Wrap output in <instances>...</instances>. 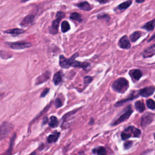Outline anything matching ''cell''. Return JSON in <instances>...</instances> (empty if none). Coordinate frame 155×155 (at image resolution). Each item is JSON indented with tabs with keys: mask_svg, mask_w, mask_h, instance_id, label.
<instances>
[{
	"mask_svg": "<svg viewBox=\"0 0 155 155\" xmlns=\"http://www.w3.org/2000/svg\"><path fill=\"white\" fill-rule=\"evenodd\" d=\"M129 87L128 81L124 78H119L112 84V88L116 92L124 93L127 91Z\"/></svg>",
	"mask_w": 155,
	"mask_h": 155,
	"instance_id": "cell-1",
	"label": "cell"
},
{
	"mask_svg": "<svg viewBox=\"0 0 155 155\" xmlns=\"http://www.w3.org/2000/svg\"><path fill=\"white\" fill-rule=\"evenodd\" d=\"M141 135L140 130L134 126H128L121 133L122 140H126L130 137H139Z\"/></svg>",
	"mask_w": 155,
	"mask_h": 155,
	"instance_id": "cell-2",
	"label": "cell"
},
{
	"mask_svg": "<svg viewBox=\"0 0 155 155\" xmlns=\"http://www.w3.org/2000/svg\"><path fill=\"white\" fill-rule=\"evenodd\" d=\"M65 14L62 12H58L56 15V19L54 20L51 24V25L49 28V31L51 34L55 35L58 32V27L61 20L64 18Z\"/></svg>",
	"mask_w": 155,
	"mask_h": 155,
	"instance_id": "cell-3",
	"label": "cell"
},
{
	"mask_svg": "<svg viewBox=\"0 0 155 155\" xmlns=\"http://www.w3.org/2000/svg\"><path fill=\"white\" fill-rule=\"evenodd\" d=\"M132 113H133V110L131 108V105H130L125 109V111H124V113L111 124V125L114 126L123 122L124 121H125V120L129 118V117L132 114Z\"/></svg>",
	"mask_w": 155,
	"mask_h": 155,
	"instance_id": "cell-4",
	"label": "cell"
},
{
	"mask_svg": "<svg viewBox=\"0 0 155 155\" xmlns=\"http://www.w3.org/2000/svg\"><path fill=\"white\" fill-rule=\"evenodd\" d=\"M79 56L78 53H76L69 59L65 58L63 55H61L59 56V65L62 68H68L70 67H71L73 62L75 60L77 56Z\"/></svg>",
	"mask_w": 155,
	"mask_h": 155,
	"instance_id": "cell-5",
	"label": "cell"
},
{
	"mask_svg": "<svg viewBox=\"0 0 155 155\" xmlns=\"http://www.w3.org/2000/svg\"><path fill=\"white\" fill-rule=\"evenodd\" d=\"M12 124L8 122H4L0 126V140L5 139L13 129Z\"/></svg>",
	"mask_w": 155,
	"mask_h": 155,
	"instance_id": "cell-6",
	"label": "cell"
},
{
	"mask_svg": "<svg viewBox=\"0 0 155 155\" xmlns=\"http://www.w3.org/2000/svg\"><path fill=\"white\" fill-rule=\"evenodd\" d=\"M154 114L153 113H146L144 114L141 119V126L143 128H145L148 125H150L154 120Z\"/></svg>",
	"mask_w": 155,
	"mask_h": 155,
	"instance_id": "cell-7",
	"label": "cell"
},
{
	"mask_svg": "<svg viewBox=\"0 0 155 155\" xmlns=\"http://www.w3.org/2000/svg\"><path fill=\"white\" fill-rule=\"evenodd\" d=\"M10 47L13 49L19 50V49H24L30 47L31 45L29 42H10L7 43Z\"/></svg>",
	"mask_w": 155,
	"mask_h": 155,
	"instance_id": "cell-8",
	"label": "cell"
},
{
	"mask_svg": "<svg viewBox=\"0 0 155 155\" xmlns=\"http://www.w3.org/2000/svg\"><path fill=\"white\" fill-rule=\"evenodd\" d=\"M154 92V87H147L141 89L139 92V94L143 97H147L151 96Z\"/></svg>",
	"mask_w": 155,
	"mask_h": 155,
	"instance_id": "cell-9",
	"label": "cell"
},
{
	"mask_svg": "<svg viewBox=\"0 0 155 155\" xmlns=\"http://www.w3.org/2000/svg\"><path fill=\"white\" fill-rule=\"evenodd\" d=\"M118 45L120 48H124V49H129L131 47V44H130L129 39L126 35L122 36L119 39Z\"/></svg>",
	"mask_w": 155,
	"mask_h": 155,
	"instance_id": "cell-10",
	"label": "cell"
},
{
	"mask_svg": "<svg viewBox=\"0 0 155 155\" xmlns=\"http://www.w3.org/2000/svg\"><path fill=\"white\" fill-rule=\"evenodd\" d=\"M155 54V45L153 44L151 46L148 47L142 52V56L144 58L152 57Z\"/></svg>",
	"mask_w": 155,
	"mask_h": 155,
	"instance_id": "cell-11",
	"label": "cell"
},
{
	"mask_svg": "<svg viewBox=\"0 0 155 155\" xmlns=\"http://www.w3.org/2000/svg\"><path fill=\"white\" fill-rule=\"evenodd\" d=\"M50 76V73L49 71H45L42 74H41L40 76L38 77V78L36 80V84H41L45 81H47Z\"/></svg>",
	"mask_w": 155,
	"mask_h": 155,
	"instance_id": "cell-12",
	"label": "cell"
},
{
	"mask_svg": "<svg viewBox=\"0 0 155 155\" xmlns=\"http://www.w3.org/2000/svg\"><path fill=\"white\" fill-rule=\"evenodd\" d=\"M34 18H35V16L33 15H29L25 16L21 22V25L23 27H27L30 25L33 22Z\"/></svg>",
	"mask_w": 155,
	"mask_h": 155,
	"instance_id": "cell-13",
	"label": "cell"
},
{
	"mask_svg": "<svg viewBox=\"0 0 155 155\" xmlns=\"http://www.w3.org/2000/svg\"><path fill=\"white\" fill-rule=\"evenodd\" d=\"M130 74L132 76V78L134 80L138 81L142 77V71L140 70L136 69V70H133L130 71Z\"/></svg>",
	"mask_w": 155,
	"mask_h": 155,
	"instance_id": "cell-14",
	"label": "cell"
},
{
	"mask_svg": "<svg viewBox=\"0 0 155 155\" xmlns=\"http://www.w3.org/2000/svg\"><path fill=\"white\" fill-rule=\"evenodd\" d=\"M59 135H60V133L55 131L53 134L48 136V137H47V142L48 143H52V142H56V140H58V139L59 137Z\"/></svg>",
	"mask_w": 155,
	"mask_h": 155,
	"instance_id": "cell-15",
	"label": "cell"
},
{
	"mask_svg": "<svg viewBox=\"0 0 155 155\" xmlns=\"http://www.w3.org/2000/svg\"><path fill=\"white\" fill-rule=\"evenodd\" d=\"M62 74L61 71H58L53 76V81L55 85H58L60 84V82L62 81Z\"/></svg>",
	"mask_w": 155,
	"mask_h": 155,
	"instance_id": "cell-16",
	"label": "cell"
},
{
	"mask_svg": "<svg viewBox=\"0 0 155 155\" xmlns=\"http://www.w3.org/2000/svg\"><path fill=\"white\" fill-rule=\"evenodd\" d=\"M80 9L85 10V11H89L91 10V7L89 3L87 1L81 2L76 5Z\"/></svg>",
	"mask_w": 155,
	"mask_h": 155,
	"instance_id": "cell-17",
	"label": "cell"
},
{
	"mask_svg": "<svg viewBox=\"0 0 155 155\" xmlns=\"http://www.w3.org/2000/svg\"><path fill=\"white\" fill-rule=\"evenodd\" d=\"M92 152L93 154H107V151L105 148L103 147H97L92 150Z\"/></svg>",
	"mask_w": 155,
	"mask_h": 155,
	"instance_id": "cell-18",
	"label": "cell"
},
{
	"mask_svg": "<svg viewBox=\"0 0 155 155\" xmlns=\"http://www.w3.org/2000/svg\"><path fill=\"white\" fill-rule=\"evenodd\" d=\"M134 105H135V108H136V110L138 111L139 112L142 113L145 110V104L142 101H136Z\"/></svg>",
	"mask_w": 155,
	"mask_h": 155,
	"instance_id": "cell-19",
	"label": "cell"
},
{
	"mask_svg": "<svg viewBox=\"0 0 155 155\" xmlns=\"http://www.w3.org/2000/svg\"><path fill=\"white\" fill-rule=\"evenodd\" d=\"M24 30L20 28H13V29H10V30H8L7 31H5V32L10 35H12L13 36H17L19 35L22 33H24Z\"/></svg>",
	"mask_w": 155,
	"mask_h": 155,
	"instance_id": "cell-20",
	"label": "cell"
},
{
	"mask_svg": "<svg viewBox=\"0 0 155 155\" xmlns=\"http://www.w3.org/2000/svg\"><path fill=\"white\" fill-rule=\"evenodd\" d=\"M48 125L51 128H56L58 125V120L54 116H51L50 118Z\"/></svg>",
	"mask_w": 155,
	"mask_h": 155,
	"instance_id": "cell-21",
	"label": "cell"
},
{
	"mask_svg": "<svg viewBox=\"0 0 155 155\" xmlns=\"http://www.w3.org/2000/svg\"><path fill=\"white\" fill-rule=\"evenodd\" d=\"M136 97H137V95H131V96H130V97H128V98H127V99H123V100H122V101H119V102H117L114 105L116 106V107H119V106H120L121 105H123L125 102H126L127 101H130V100H133L134 99H135V98H136Z\"/></svg>",
	"mask_w": 155,
	"mask_h": 155,
	"instance_id": "cell-22",
	"label": "cell"
},
{
	"mask_svg": "<svg viewBox=\"0 0 155 155\" xmlns=\"http://www.w3.org/2000/svg\"><path fill=\"white\" fill-rule=\"evenodd\" d=\"M143 28L146 29L148 31H152L154 28V19H153L151 21H149L143 27Z\"/></svg>",
	"mask_w": 155,
	"mask_h": 155,
	"instance_id": "cell-23",
	"label": "cell"
},
{
	"mask_svg": "<svg viewBox=\"0 0 155 155\" xmlns=\"http://www.w3.org/2000/svg\"><path fill=\"white\" fill-rule=\"evenodd\" d=\"M141 32L139 31H136L133 32L131 35H130V40L131 42H135L136 41L140 36H141Z\"/></svg>",
	"mask_w": 155,
	"mask_h": 155,
	"instance_id": "cell-24",
	"label": "cell"
},
{
	"mask_svg": "<svg viewBox=\"0 0 155 155\" xmlns=\"http://www.w3.org/2000/svg\"><path fill=\"white\" fill-rule=\"evenodd\" d=\"M70 29V26L69 23L66 21H64L61 24V30H62V31L63 33H65V32L68 31Z\"/></svg>",
	"mask_w": 155,
	"mask_h": 155,
	"instance_id": "cell-25",
	"label": "cell"
},
{
	"mask_svg": "<svg viewBox=\"0 0 155 155\" xmlns=\"http://www.w3.org/2000/svg\"><path fill=\"white\" fill-rule=\"evenodd\" d=\"M70 19H71L73 20H74V21H77L78 22H81L82 21V18H81V15L79 13H76V12L71 13V15L70 16Z\"/></svg>",
	"mask_w": 155,
	"mask_h": 155,
	"instance_id": "cell-26",
	"label": "cell"
},
{
	"mask_svg": "<svg viewBox=\"0 0 155 155\" xmlns=\"http://www.w3.org/2000/svg\"><path fill=\"white\" fill-rule=\"evenodd\" d=\"M131 4V0H128L127 1L125 2H124L123 3L120 4L119 6H118V8L120 10H124L127 8Z\"/></svg>",
	"mask_w": 155,
	"mask_h": 155,
	"instance_id": "cell-27",
	"label": "cell"
},
{
	"mask_svg": "<svg viewBox=\"0 0 155 155\" xmlns=\"http://www.w3.org/2000/svg\"><path fill=\"white\" fill-rule=\"evenodd\" d=\"M15 137H16V134H14L13 137H12L11 139V142H10V147L7 151V153L8 154H11L12 153V151L13 150V145H14V142H15Z\"/></svg>",
	"mask_w": 155,
	"mask_h": 155,
	"instance_id": "cell-28",
	"label": "cell"
},
{
	"mask_svg": "<svg viewBox=\"0 0 155 155\" xmlns=\"http://www.w3.org/2000/svg\"><path fill=\"white\" fill-rule=\"evenodd\" d=\"M146 104H147V105L148 108H150L153 110H154V108H155V103H154V100H153L151 99H150L147 101Z\"/></svg>",
	"mask_w": 155,
	"mask_h": 155,
	"instance_id": "cell-29",
	"label": "cell"
},
{
	"mask_svg": "<svg viewBox=\"0 0 155 155\" xmlns=\"http://www.w3.org/2000/svg\"><path fill=\"white\" fill-rule=\"evenodd\" d=\"M132 144H133V142H132V141H126V142L124 143V148L126 149V150L129 149V148L132 146Z\"/></svg>",
	"mask_w": 155,
	"mask_h": 155,
	"instance_id": "cell-30",
	"label": "cell"
},
{
	"mask_svg": "<svg viewBox=\"0 0 155 155\" xmlns=\"http://www.w3.org/2000/svg\"><path fill=\"white\" fill-rule=\"evenodd\" d=\"M54 105H55L56 108H59V107H61L62 105V102L61 100L59 98H57L55 101Z\"/></svg>",
	"mask_w": 155,
	"mask_h": 155,
	"instance_id": "cell-31",
	"label": "cell"
},
{
	"mask_svg": "<svg viewBox=\"0 0 155 155\" xmlns=\"http://www.w3.org/2000/svg\"><path fill=\"white\" fill-rule=\"evenodd\" d=\"M92 80H93L92 77H91V76H85L84 78V84H88L91 82Z\"/></svg>",
	"mask_w": 155,
	"mask_h": 155,
	"instance_id": "cell-32",
	"label": "cell"
},
{
	"mask_svg": "<svg viewBox=\"0 0 155 155\" xmlns=\"http://www.w3.org/2000/svg\"><path fill=\"white\" fill-rule=\"evenodd\" d=\"M48 91H49V88H47L44 89V90H43V91L42 92L41 94V97H45V96L47 94V93H48Z\"/></svg>",
	"mask_w": 155,
	"mask_h": 155,
	"instance_id": "cell-33",
	"label": "cell"
},
{
	"mask_svg": "<svg viewBox=\"0 0 155 155\" xmlns=\"http://www.w3.org/2000/svg\"><path fill=\"white\" fill-rule=\"evenodd\" d=\"M97 1L101 3H105V2H107V1H108V0H97Z\"/></svg>",
	"mask_w": 155,
	"mask_h": 155,
	"instance_id": "cell-34",
	"label": "cell"
},
{
	"mask_svg": "<svg viewBox=\"0 0 155 155\" xmlns=\"http://www.w3.org/2000/svg\"><path fill=\"white\" fill-rule=\"evenodd\" d=\"M145 0H136V1L137 2V3H141V2H143Z\"/></svg>",
	"mask_w": 155,
	"mask_h": 155,
	"instance_id": "cell-35",
	"label": "cell"
},
{
	"mask_svg": "<svg viewBox=\"0 0 155 155\" xmlns=\"http://www.w3.org/2000/svg\"><path fill=\"white\" fill-rule=\"evenodd\" d=\"M28 1V0H22V2H25V1Z\"/></svg>",
	"mask_w": 155,
	"mask_h": 155,
	"instance_id": "cell-36",
	"label": "cell"
}]
</instances>
